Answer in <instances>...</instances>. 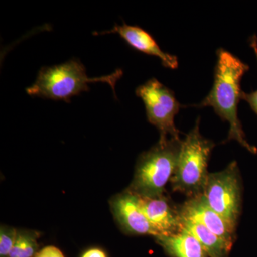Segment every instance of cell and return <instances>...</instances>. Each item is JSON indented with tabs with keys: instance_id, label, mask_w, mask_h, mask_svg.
<instances>
[{
	"instance_id": "obj_1",
	"label": "cell",
	"mask_w": 257,
	"mask_h": 257,
	"mask_svg": "<svg viewBox=\"0 0 257 257\" xmlns=\"http://www.w3.org/2000/svg\"><path fill=\"white\" fill-rule=\"evenodd\" d=\"M216 55L217 61L214 69V84L209 94L197 106H211L221 119L229 123L226 140H236L248 152L256 154V147L248 144L245 138L238 116V105L243 92L241 80L249 67L223 48L219 49Z\"/></svg>"
},
{
	"instance_id": "obj_2",
	"label": "cell",
	"mask_w": 257,
	"mask_h": 257,
	"mask_svg": "<svg viewBox=\"0 0 257 257\" xmlns=\"http://www.w3.org/2000/svg\"><path fill=\"white\" fill-rule=\"evenodd\" d=\"M122 74V70L118 69L109 75L90 78L80 61L71 60L58 65L42 67L36 81L27 88L26 92L32 96L69 102L73 96L88 92L91 83H107L114 92L115 84Z\"/></svg>"
},
{
	"instance_id": "obj_3",
	"label": "cell",
	"mask_w": 257,
	"mask_h": 257,
	"mask_svg": "<svg viewBox=\"0 0 257 257\" xmlns=\"http://www.w3.org/2000/svg\"><path fill=\"white\" fill-rule=\"evenodd\" d=\"M181 141L160 138L157 145L142 154L128 190L139 197L164 195L166 185L175 172Z\"/></svg>"
},
{
	"instance_id": "obj_4",
	"label": "cell",
	"mask_w": 257,
	"mask_h": 257,
	"mask_svg": "<svg viewBox=\"0 0 257 257\" xmlns=\"http://www.w3.org/2000/svg\"><path fill=\"white\" fill-rule=\"evenodd\" d=\"M199 120L181 141L177 167L170 180L173 191L189 198L203 194L209 174L208 162L215 145L201 135Z\"/></svg>"
},
{
	"instance_id": "obj_5",
	"label": "cell",
	"mask_w": 257,
	"mask_h": 257,
	"mask_svg": "<svg viewBox=\"0 0 257 257\" xmlns=\"http://www.w3.org/2000/svg\"><path fill=\"white\" fill-rule=\"evenodd\" d=\"M203 195L212 209L236 229L241 211L239 167L231 162L225 170L209 174Z\"/></svg>"
},
{
	"instance_id": "obj_6",
	"label": "cell",
	"mask_w": 257,
	"mask_h": 257,
	"mask_svg": "<svg viewBox=\"0 0 257 257\" xmlns=\"http://www.w3.org/2000/svg\"><path fill=\"white\" fill-rule=\"evenodd\" d=\"M135 92L143 99L147 120L159 130L160 138H167L170 135L171 138L181 140L175 124L181 104L173 91L157 79L152 78L139 86Z\"/></svg>"
},
{
	"instance_id": "obj_7",
	"label": "cell",
	"mask_w": 257,
	"mask_h": 257,
	"mask_svg": "<svg viewBox=\"0 0 257 257\" xmlns=\"http://www.w3.org/2000/svg\"><path fill=\"white\" fill-rule=\"evenodd\" d=\"M110 206L116 222L124 233L159 236L142 210L138 196L128 189L111 198Z\"/></svg>"
},
{
	"instance_id": "obj_8",
	"label": "cell",
	"mask_w": 257,
	"mask_h": 257,
	"mask_svg": "<svg viewBox=\"0 0 257 257\" xmlns=\"http://www.w3.org/2000/svg\"><path fill=\"white\" fill-rule=\"evenodd\" d=\"M182 219L202 225L231 246L236 239V229L208 204L203 194L189 198L178 207Z\"/></svg>"
},
{
	"instance_id": "obj_9",
	"label": "cell",
	"mask_w": 257,
	"mask_h": 257,
	"mask_svg": "<svg viewBox=\"0 0 257 257\" xmlns=\"http://www.w3.org/2000/svg\"><path fill=\"white\" fill-rule=\"evenodd\" d=\"M138 197L142 210L159 236H169L181 231L182 218L178 207H176L165 194L157 197Z\"/></svg>"
},
{
	"instance_id": "obj_10",
	"label": "cell",
	"mask_w": 257,
	"mask_h": 257,
	"mask_svg": "<svg viewBox=\"0 0 257 257\" xmlns=\"http://www.w3.org/2000/svg\"><path fill=\"white\" fill-rule=\"evenodd\" d=\"M98 34H117L135 50L160 58L164 67L172 69L178 67L177 57L164 52L155 38L148 32L140 27L132 26L124 23L121 25H115L109 31Z\"/></svg>"
},
{
	"instance_id": "obj_11",
	"label": "cell",
	"mask_w": 257,
	"mask_h": 257,
	"mask_svg": "<svg viewBox=\"0 0 257 257\" xmlns=\"http://www.w3.org/2000/svg\"><path fill=\"white\" fill-rule=\"evenodd\" d=\"M155 239L170 257H209L199 241L183 229L177 234L161 235Z\"/></svg>"
},
{
	"instance_id": "obj_12",
	"label": "cell",
	"mask_w": 257,
	"mask_h": 257,
	"mask_svg": "<svg viewBox=\"0 0 257 257\" xmlns=\"http://www.w3.org/2000/svg\"><path fill=\"white\" fill-rule=\"evenodd\" d=\"M182 218V217H181ZM182 229L199 241L209 257H229L232 246L202 225L182 219Z\"/></svg>"
},
{
	"instance_id": "obj_13",
	"label": "cell",
	"mask_w": 257,
	"mask_h": 257,
	"mask_svg": "<svg viewBox=\"0 0 257 257\" xmlns=\"http://www.w3.org/2000/svg\"><path fill=\"white\" fill-rule=\"evenodd\" d=\"M40 232L33 230H18L14 246L8 257H35L38 251Z\"/></svg>"
},
{
	"instance_id": "obj_14",
	"label": "cell",
	"mask_w": 257,
	"mask_h": 257,
	"mask_svg": "<svg viewBox=\"0 0 257 257\" xmlns=\"http://www.w3.org/2000/svg\"><path fill=\"white\" fill-rule=\"evenodd\" d=\"M18 230L2 225L0 228V257L9 256L18 236Z\"/></svg>"
},
{
	"instance_id": "obj_15",
	"label": "cell",
	"mask_w": 257,
	"mask_h": 257,
	"mask_svg": "<svg viewBox=\"0 0 257 257\" xmlns=\"http://www.w3.org/2000/svg\"><path fill=\"white\" fill-rule=\"evenodd\" d=\"M250 43H251V47L254 50L257 58V38L255 35L251 37ZM241 99L246 101L249 104L250 107L252 109L253 112L257 115V90L250 93L243 92L241 94Z\"/></svg>"
},
{
	"instance_id": "obj_16",
	"label": "cell",
	"mask_w": 257,
	"mask_h": 257,
	"mask_svg": "<svg viewBox=\"0 0 257 257\" xmlns=\"http://www.w3.org/2000/svg\"><path fill=\"white\" fill-rule=\"evenodd\" d=\"M35 257H64V255L60 248L55 246H47L37 251Z\"/></svg>"
},
{
	"instance_id": "obj_17",
	"label": "cell",
	"mask_w": 257,
	"mask_h": 257,
	"mask_svg": "<svg viewBox=\"0 0 257 257\" xmlns=\"http://www.w3.org/2000/svg\"><path fill=\"white\" fill-rule=\"evenodd\" d=\"M81 257H107V255L101 248H92L84 251Z\"/></svg>"
}]
</instances>
